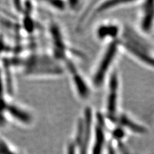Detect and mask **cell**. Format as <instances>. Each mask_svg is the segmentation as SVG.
<instances>
[{"instance_id": "obj_1", "label": "cell", "mask_w": 154, "mask_h": 154, "mask_svg": "<svg viewBox=\"0 0 154 154\" xmlns=\"http://www.w3.org/2000/svg\"><path fill=\"white\" fill-rule=\"evenodd\" d=\"M120 48L149 68L154 69V50L146 36L133 28L126 26L122 28L119 38Z\"/></svg>"}, {"instance_id": "obj_2", "label": "cell", "mask_w": 154, "mask_h": 154, "mask_svg": "<svg viewBox=\"0 0 154 154\" xmlns=\"http://www.w3.org/2000/svg\"><path fill=\"white\" fill-rule=\"evenodd\" d=\"M120 49L119 40L107 43L91 76L93 88L99 89L106 83L114 70L113 66Z\"/></svg>"}, {"instance_id": "obj_3", "label": "cell", "mask_w": 154, "mask_h": 154, "mask_svg": "<svg viewBox=\"0 0 154 154\" xmlns=\"http://www.w3.org/2000/svg\"><path fill=\"white\" fill-rule=\"evenodd\" d=\"M107 94L105 99L106 118L110 122L119 113V93L120 82L119 75L116 69H114L107 80Z\"/></svg>"}, {"instance_id": "obj_4", "label": "cell", "mask_w": 154, "mask_h": 154, "mask_svg": "<svg viewBox=\"0 0 154 154\" xmlns=\"http://www.w3.org/2000/svg\"><path fill=\"white\" fill-rule=\"evenodd\" d=\"M66 69L71 76V80L77 96L81 100H88L91 94V88L88 81L75 65L69 59L66 62Z\"/></svg>"}, {"instance_id": "obj_5", "label": "cell", "mask_w": 154, "mask_h": 154, "mask_svg": "<svg viewBox=\"0 0 154 154\" xmlns=\"http://www.w3.org/2000/svg\"><path fill=\"white\" fill-rule=\"evenodd\" d=\"M51 42L55 59L62 62H66L67 59L68 46L66 44L60 28L56 23H51L50 26Z\"/></svg>"}, {"instance_id": "obj_6", "label": "cell", "mask_w": 154, "mask_h": 154, "mask_svg": "<svg viewBox=\"0 0 154 154\" xmlns=\"http://www.w3.org/2000/svg\"><path fill=\"white\" fill-rule=\"evenodd\" d=\"M138 32L146 36L154 29V1H146L140 5Z\"/></svg>"}, {"instance_id": "obj_7", "label": "cell", "mask_w": 154, "mask_h": 154, "mask_svg": "<svg viewBox=\"0 0 154 154\" xmlns=\"http://www.w3.org/2000/svg\"><path fill=\"white\" fill-rule=\"evenodd\" d=\"M122 28L113 22L103 23L96 28L95 33L100 41H107L108 43L118 41L121 35Z\"/></svg>"}, {"instance_id": "obj_8", "label": "cell", "mask_w": 154, "mask_h": 154, "mask_svg": "<svg viewBox=\"0 0 154 154\" xmlns=\"http://www.w3.org/2000/svg\"><path fill=\"white\" fill-rule=\"evenodd\" d=\"M111 122L117 124L118 126L124 130H128L137 134H144L147 131L144 126L137 123L133 118L125 113L119 112Z\"/></svg>"}, {"instance_id": "obj_9", "label": "cell", "mask_w": 154, "mask_h": 154, "mask_svg": "<svg viewBox=\"0 0 154 154\" xmlns=\"http://www.w3.org/2000/svg\"><path fill=\"white\" fill-rule=\"evenodd\" d=\"M47 3L49 5V6H50L51 8L59 11H64L67 7V2H47Z\"/></svg>"}, {"instance_id": "obj_10", "label": "cell", "mask_w": 154, "mask_h": 154, "mask_svg": "<svg viewBox=\"0 0 154 154\" xmlns=\"http://www.w3.org/2000/svg\"><path fill=\"white\" fill-rule=\"evenodd\" d=\"M68 152L67 154H75V144L71 143L70 145L68 146Z\"/></svg>"}]
</instances>
